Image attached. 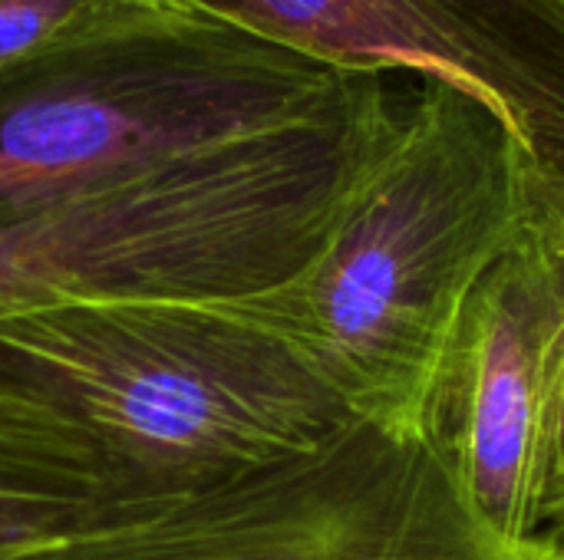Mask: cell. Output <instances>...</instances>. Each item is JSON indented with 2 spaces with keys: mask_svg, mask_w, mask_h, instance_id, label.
Listing matches in <instances>:
<instances>
[{
  "mask_svg": "<svg viewBox=\"0 0 564 560\" xmlns=\"http://www.w3.org/2000/svg\"><path fill=\"white\" fill-rule=\"evenodd\" d=\"M0 399L132 531L360 419L248 310L188 300L0 320Z\"/></svg>",
  "mask_w": 564,
  "mask_h": 560,
  "instance_id": "cell-1",
  "label": "cell"
},
{
  "mask_svg": "<svg viewBox=\"0 0 564 560\" xmlns=\"http://www.w3.org/2000/svg\"><path fill=\"white\" fill-rule=\"evenodd\" d=\"M400 79L321 119L0 218V320L116 300L241 304L291 284L406 132L420 83Z\"/></svg>",
  "mask_w": 564,
  "mask_h": 560,
  "instance_id": "cell-2",
  "label": "cell"
},
{
  "mask_svg": "<svg viewBox=\"0 0 564 560\" xmlns=\"http://www.w3.org/2000/svg\"><path fill=\"white\" fill-rule=\"evenodd\" d=\"M532 162L479 96L423 79L390 155L291 284L241 300L360 416L413 426L482 271L542 205Z\"/></svg>",
  "mask_w": 564,
  "mask_h": 560,
  "instance_id": "cell-3",
  "label": "cell"
},
{
  "mask_svg": "<svg viewBox=\"0 0 564 560\" xmlns=\"http://www.w3.org/2000/svg\"><path fill=\"white\" fill-rule=\"evenodd\" d=\"M390 73L145 10L0 66V218L337 112Z\"/></svg>",
  "mask_w": 564,
  "mask_h": 560,
  "instance_id": "cell-4",
  "label": "cell"
},
{
  "mask_svg": "<svg viewBox=\"0 0 564 560\" xmlns=\"http://www.w3.org/2000/svg\"><path fill=\"white\" fill-rule=\"evenodd\" d=\"M13 560H552L506 551L413 426L360 416L324 446L119 535Z\"/></svg>",
  "mask_w": 564,
  "mask_h": 560,
  "instance_id": "cell-5",
  "label": "cell"
},
{
  "mask_svg": "<svg viewBox=\"0 0 564 560\" xmlns=\"http://www.w3.org/2000/svg\"><path fill=\"white\" fill-rule=\"evenodd\" d=\"M564 363V244L539 205L466 294L416 406L423 436L476 521L532 548V488Z\"/></svg>",
  "mask_w": 564,
  "mask_h": 560,
  "instance_id": "cell-6",
  "label": "cell"
},
{
  "mask_svg": "<svg viewBox=\"0 0 564 560\" xmlns=\"http://www.w3.org/2000/svg\"><path fill=\"white\" fill-rule=\"evenodd\" d=\"M337 69L453 83L522 142L564 205V0H152Z\"/></svg>",
  "mask_w": 564,
  "mask_h": 560,
  "instance_id": "cell-7",
  "label": "cell"
},
{
  "mask_svg": "<svg viewBox=\"0 0 564 560\" xmlns=\"http://www.w3.org/2000/svg\"><path fill=\"white\" fill-rule=\"evenodd\" d=\"M126 531L0 403V560Z\"/></svg>",
  "mask_w": 564,
  "mask_h": 560,
  "instance_id": "cell-8",
  "label": "cell"
},
{
  "mask_svg": "<svg viewBox=\"0 0 564 560\" xmlns=\"http://www.w3.org/2000/svg\"><path fill=\"white\" fill-rule=\"evenodd\" d=\"M152 7V0H0V66Z\"/></svg>",
  "mask_w": 564,
  "mask_h": 560,
  "instance_id": "cell-9",
  "label": "cell"
},
{
  "mask_svg": "<svg viewBox=\"0 0 564 560\" xmlns=\"http://www.w3.org/2000/svg\"><path fill=\"white\" fill-rule=\"evenodd\" d=\"M532 548L539 554L564 551V363L549 406L535 488H532Z\"/></svg>",
  "mask_w": 564,
  "mask_h": 560,
  "instance_id": "cell-10",
  "label": "cell"
},
{
  "mask_svg": "<svg viewBox=\"0 0 564 560\" xmlns=\"http://www.w3.org/2000/svg\"><path fill=\"white\" fill-rule=\"evenodd\" d=\"M555 218H558V234H562V244H564V205L562 208H555Z\"/></svg>",
  "mask_w": 564,
  "mask_h": 560,
  "instance_id": "cell-11",
  "label": "cell"
},
{
  "mask_svg": "<svg viewBox=\"0 0 564 560\" xmlns=\"http://www.w3.org/2000/svg\"><path fill=\"white\" fill-rule=\"evenodd\" d=\"M555 560H564V551H558V554H552Z\"/></svg>",
  "mask_w": 564,
  "mask_h": 560,
  "instance_id": "cell-12",
  "label": "cell"
},
{
  "mask_svg": "<svg viewBox=\"0 0 564 560\" xmlns=\"http://www.w3.org/2000/svg\"><path fill=\"white\" fill-rule=\"evenodd\" d=\"M552 560H555V558H552Z\"/></svg>",
  "mask_w": 564,
  "mask_h": 560,
  "instance_id": "cell-13",
  "label": "cell"
}]
</instances>
